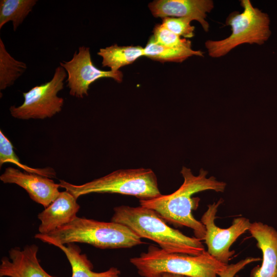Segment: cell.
Instances as JSON below:
<instances>
[{"instance_id": "cell-12", "label": "cell", "mask_w": 277, "mask_h": 277, "mask_svg": "<svg viewBox=\"0 0 277 277\" xmlns=\"http://www.w3.org/2000/svg\"><path fill=\"white\" fill-rule=\"evenodd\" d=\"M38 247L35 244L25 246L23 249L14 247L9 250V258L1 259L0 276L54 277L46 272L37 258Z\"/></svg>"}, {"instance_id": "cell-21", "label": "cell", "mask_w": 277, "mask_h": 277, "mask_svg": "<svg viewBox=\"0 0 277 277\" xmlns=\"http://www.w3.org/2000/svg\"><path fill=\"white\" fill-rule=\"evenodd\" d=\"M151 37L157 44L172 48H191L190 40L177 35L165 27L162 24L156 25Z\"/></svg>"}, {"instance_id": "cell-17", "label": "cell", "mask_w": 277, "mask_h": 277, "mask_svg": "<svg viewBox=\"0 0 277 277\" xmlns=\"http://www.w3.org/2000/svg\"><path fill=\"white\" fill-rule=\"evenodd\" d=\"M144 49V55L152 60L162 63H181L192 56H203L204 52L192 48H172L156 43L151 36Z\"/></svg>"}, {"instance_id": "cell-11", "label": "cell", "mask_w": 277, "mask_h": 277, "mask_svg": "<svg viewBox=\"0 0 277 277\" xmlns=\"http://www.w3.org/2000/svg\"><path fill=\"white\" fill-rule=\"evenodd\" d=\"M148 7L155 17H186L197 21L205 32L209 30L207 14L214 8L212 0H156Z\"/></svg>"}, {"instance_id": "cell-16", "label": "cell", "mask_w": 277, "mask_h": 277, "mask_svg": "<svg viewBox=\"0 0 277 277\" xmlns=\"http://www.w3.org/2000/svg\"><path fill=\"white\" fill-rule=\"evenodd\" d=\"M97 54L103 58L102 66L108 67L113 72L145 56L144 48L141 46H120L116 44L101 48Z\"/></svg>"}, {"instance_id": "cell-20", "label": "cell", "mask_w": 277, "mask_h": 277, "mask_svg": "<svg viewBox=\"0 0 277 277\" xmlns=\"http://www.w3.org/2000/svg\"><path fill=\"white\" fill-rule=\"evenodd\" d=\"M13 164L29 173L37 174L48 177H55V172L51 168H34L22 164L15 154L9 140L0 131V166L5 163Z\"/></svg>"}, {"instance_id": "cell-8", "label": "cell", "mask_w": 277, "mask_h": 277, "mask_svg": "<svg viewBox=\"0 0 277 277\" xmlns=\"http://www.w3.org/2000/svg\"><path fill=\"white\" fill-rule=\"evenodd\" d=\"M223 202V200L220 199L217 202L208 205L201 222L206 229L204 240L207 251L220 262L228 265L230 258L234 253V251L230 250L231 245L248 230L251 223L248 219L240 216L234 219L229 227H219L214 221L219 207Z\"/></svg>"}, {"instance_id": "cell-9", "label": "cell", "mask_w": 277, "mask_h": 277, "mask_svg": "<svg viewBox=\"0 0 277 277\" xmlns=\"http://www.w3.org/2000/svg\"><path fill=\"white\" fill-rule=\"evenodd\" d=\"M60 65L67 72V86L70 89V94L78 98L88 95L90 85L100 78H111L117 83L123 81L121 71H105L95 67L92 62L89 47H79L78 52H74L71 60L60 62Z\"/></svg>"}, {"instance_id": "cell-14", "label": "cell", "mask_w": 277, "mask_h": 277, "mask_svg": "<svg viewBox=\"0 0 277 277\" xmlns=\"http://www.w3.org/2000/svg\"><path fill=\"white\" fill-rule=\"evenodd\" d=\"M76 200L67 190L60 192L58 196L38 214L41 221L38 227L39 233L49 234L72 221L80 208Z\"/></svg>"}, {"instance_id": "cell-4", "label": "cell", "mask_w": 277, "mask_h": 277, "mask_svg": "<svg viewBox=\"0 0 277 277\" xmlns=\"http://www.w3.org/2000/svg\"><path fill=\"white\" fill-rule=\"evenodd\" d=\"M130 262L143 277H162L164 273L189 277H217L228 265L206 250L196 255L169 253L153 245L148 247L146 252L131 258Z\"/></svg>"}, {"instance_id": "cell-2", "label": "cell", "mask_w": 277, "mask_h": 277, "mask_svg": "<svg viewBox=\"0 0 277 277\" xmlns=\"http://www.w3.org/2000/svg\"><path fill=\"white\" fill-rule=\"evenodd\" d=\"M113 210L111 221L126 226L140 238L153 241L166 252L196 255L205 251L201 240L171 228L152 209L121 205Z\"/></svg>"}, {"instance_id": "cell-13", "label": "cell", "mask_w": 277, "mask_h": 277, "mask_svg": "<svg viewBox=\"0 0 277 277\" xmlns=\"http://www.w3.org/2000/svg\"><path fill=\"white\" fill-rule=\"evenodd\" d=\"M248 231L263 254L261 266L251 270L250 277H277V230L261 222H254Z\"/></svg>"}, {"instance_id": "cell-22", "label": "cell", "mask_w": 277, "mask_h": 277, "mask_svg": "<svg viewBox=\"0 0 277 277\" xmlns=\"http://www.w3.org/2000/svg\"><path fill=\"white\" fill-rule=\"evenodd\" d=\"M191 21L186 17H166L162 19V24L174 34L186 39L194 35L195 27L191 25Z\"/></svg>"}, {"instance_id": "cell-19", "label": "cell", "mask_w": 277, "mask_h": 277, "mask_svg": "<svg viewBox=\"0 0 277 277\" xmlns=\"http://www.w3.org/2000/svg\"><path fill=\"white\" fill-rule=\"evenodd\" d=\"M27 68L26 63L14 59L8 53L0 38V90L13 85Z\"/></svg>"}, {"instance_id": "cell-5", "label": "cell", "mask_w": 277, "mask_h": 277, "mask_svg": "<svg viewBox=\"0 0 277 277\" xmlns=\"http://www.w3.org/2000/svg\"><path fill=\"white\" fill-rule=\"evenodd\" d=\"M63 188L76 199L92 193H119L149 200L161 195L154 172L149 168L120 169L82 185L60 180Z\"/></svg>"}, {"instance_id": "cell-6", "label": "cell", "mask_w": 277, "mask_h": 277, "mask_svg": "<svg viewBox=\"0 0 277 277\" xmlns=\"http://www.w3.org/2000/svg\"><path fill=\"white\" fill-rule=\"evenodd\" d=\"M243 12L230 13L225 25L231 28V33L220 40L208 39L205 43L208 55L219 58L235 47L244 44L263 45L271 35L268 14L254 7L250 0L241 1Z\"/></svg>"}, {"instance_id": "cell-15", "label": "cell", "mask_w": 277, "mask_h": 277, "mask_svg": "<svg viewBox=\"0 0 277 277\" xmlns=\"http://www.w3.org/2000/svg\"><path fill=\"white\" fill-rule=\"evenodd\" d=\"M48 244L59 248L65 254L72 268V277H120V271L113 267L105 271L94 272L92 263L74 243L61 244L52 242Z\"/></svg>"}, {"instance_id": "cell-18", "label": "cell", "mask_w": 277, "mask_h": 277, "mask_svg": "<svg viewBox=\"0 0 277 277\" xmlns=\"http://www.w3.org/2000/svg\"><path fill=\"white\" fill-rule=\"evenodd\" d=\"M36 2V0H1L0 29L7 23L12 21L13 30L16 31Z\"/></svg>"}, {"instance_id": "cell-7", "label": "cell", "mask_w": 277, "mask_h": 277, "mask_svg": "<svg viewBox=\"0 0 277 277\" xmlns=\"http://www.w3.org/2000/svg\"><path fill=\"white\" fill-rule=\"evenodd\" d=\"M67 72L62 66L57 67L52 79L23 92L24 103L18 107L11 106V115L21 120L50 118L61 111L64 99L57 96L63 89Z\"/></svg>"}, {"instance_id": "cell-24", "label": "cell", "mask_w": 277, "mask_h": 277, "mask_svg": "<svg viewBox=\"0 0 277 277\" xmlns=\"http://www.w3.org/2000/svg\"><path fill=\"white\" fill-rule=\"evenodd\" d=\"M162 277H189L183 275L174 274L171 273H164L162 274Z\"/></svg>"}, {"instance_id": "cell-1", "label": "cell", "mask_w": 277, "mask_h": 277, "mask_svg": "<svg viewBox=\"0 0 277 277\" xmlns=\"http://www.w3.org/2000/svg\"><path fill=\"white\" fill-rule=\"evenodd\" d=\"M181 173L184 182L175 191L152 199L140 200V204L155 211L167 222L177 227L185 226L191 229L195 237L202 241L206 233L205 227L192 214V211L197 208L200 199L193 197L192 195L208 190L223 192L226 183L217 181L213 176L207 177L208 171L202 168L198 175H194L190 169L183 166Z\"/></svg>"}, {"instance_id": "cell-10", "label": "cell", "mask_w": 277, "mask_h": 277, "mask_svg": "<svg viewBox=\"0 0 277 277\" xmlns=\"http://www.w3.org/2000/svg\"><path fill=\"white\" fill-rule=\"evenodd\" d=\"M4 183L15 184L24 188L33 201L47 207L58 195L59 184L48 177L37 174L24 172L13 167H8L0 176Z\"/></svg>"}, {"instance_id": "cell-23", "label": "cell", "mask_w": 277, "mask_h": 277, "mask_svg": "<svg viewBox=\"0 0 277 277\" xmlns=\"http://www.w3.org/2000/svg\"><path fill=\"white\" fill-rule=\"evenodd\" d=\"M259 258L249 257L241 260L235 264L228 265L227 268L223 271L220 272L218 275L220 277H234L241 270L248 264L260 261Z\"/></svg>"}, {"instance_id": "cell-3", "label": "cell", "mask_w": 277, "mask_h": 277, "mask_svg": "<svg viewBox=\"0 0 277 277\" xmlns=\"http://www.w3.org/2000/svg\"><path fill=\"white\" fill-rule=\"evenodd\" d=\"M34 237L47 243H81L100 249L129 248L143 243L141 238L123 224L78 216L49 234L37 233Z\"/></svg>"}]
</instances>
